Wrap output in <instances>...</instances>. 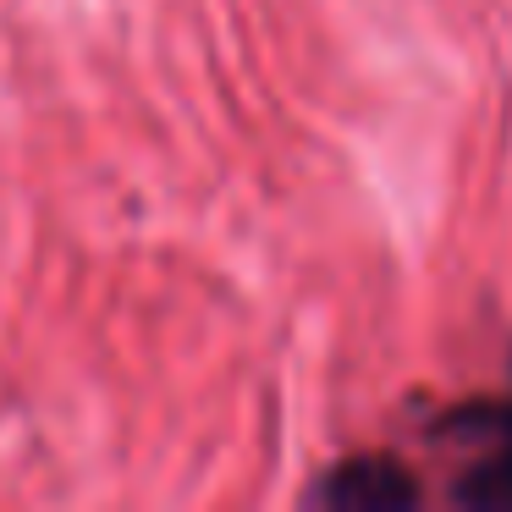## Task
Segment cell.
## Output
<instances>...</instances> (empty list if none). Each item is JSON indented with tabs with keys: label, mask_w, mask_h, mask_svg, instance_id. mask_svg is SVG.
Returning <instances> with one entry per match:
<instances>
[{
	"label": "cell",
	"mask_w": 512,
	"mask_h": 512,
	"mask_svg": "<svg viewBox=\"0 0 512 512\" xmlns=\"http://www.w3.org/2000/svg\"><path fill=\"white\" fill-rule=\"evenodd\" d=\"M452 457V496L463 501H512V402H485L446 419Z\"/></svg>",
	"instance_id": "6da1fadb"
}]
</instances>
